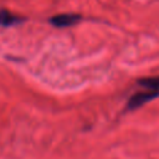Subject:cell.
Wrapping results in <instances>:
<instances>
[{
  "instance_id": "cell-1",
  "label": "cell",
  "mask_w": 159,
  "mask_h": 159,
  "mask_svg": "<svg viewBox=\"0 0 159 159\" xmlns=\"http://www.w3.org/2000/svg\"><path fill=\"white\" fill-rule=\"evenodd\" d=\"M157 97H159V92H155V91H142V92H137L134 93L133 96L129 97L128 102H127V109L129 111H134L139 107H142L143 104L155 99Z\"/></svg>"
},
{
  "instance_id": "cell-2",
  "label": "cell",
  "mask_w": 159,
  "mask_h": 159,
  "mask_svg": "<svg viewBox=\"0 0 159 159\" xmlns=\"http://www.w3.org/2000/svg\"><path fill=\"white\" fill-rule=\"evenodd\" d=\"M80 20H81V15L78 14H60L52 16L50 19V22L55 27H68V26H73Z\"/></svg>"
},
{
  "instance_id": "cell-4",
  "label": "cell",
  "mask_w": 159,
  "mask_h": 159,
  "mask_svg": "<svg viewBox=\"0 0 159 159\" xmlns=\"http://www.w3.org/2000/svg\"><path fill=\"white\" fill-rule=\"evenodd\" d=\"M138 84L148 91H155L159 92V76L153 77H144L138 80Z\"/></svg>"
},
{
  "instance_id": "cell-3",
  "label": "cell",
  "mask_w": 159,
  "mask_h": 159,
  "mask_svg": "<svg viewBox=\"0 0 159 159\" xmlns=\"http://www.w3.org/2000/svg\"><path fill=\"white\" fill-rule=\"evenodd\" d=\"M21 21H22V19L16 16L15 14H12L7 10H0V26L9 27V26H14L16 24H20Z\"/></svg>"
}]
</instances>
